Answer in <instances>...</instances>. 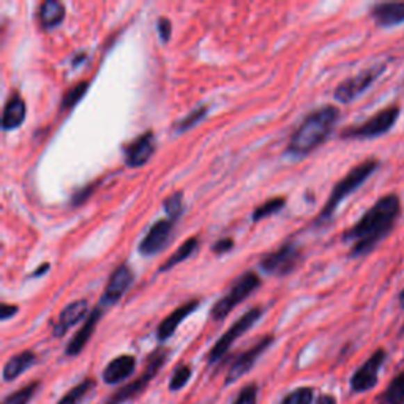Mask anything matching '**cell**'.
I'll return each instance as SVG.
<instances>
[{"instance_id":"13","label":"cell","mask_w":404,"mask_h":404,"mask_svg":"<svg viewBox=\"0 0 404 404\" xmlns=\"http://www.w3.org/2000/svg\"><path fill=\"white\" fill-rule=\"evenodd\" d=\"M174 220L161 218L149 227L147 234L139 243V253L143 256H155L166 248L172 236Z\"/></svg>"},{"instance_id":"20","label":"cell","mask_w":404,"mask_h":404,"mask_svg":"<svg viewBox=\"0 0 404 404\" xmlns=\"http://www.w3.org/2000/svg\"><path fill=\"white\" fill-rule=\"evenodd\" d=\"M26 102L22 99L19 93H11L7 104L3 108L2 115V128L5 131L16 130L17 127L22 125V122L26 120Z\"/></svg>"},{"instance_id":"15","label":"cell","mask_w":404,"mask_h":404,"mask_svg":"<svg viewBox=\"0 0 404 404\" xmlns=\"http://www.w3.org/2000/svg\"><path fill=\"white\" fill-rule=\"evenodd\" d=\"M87 313H89V302L86 298L72 302L62 309L57 321L52 324V335L56 338H62L73 325L87 318Z\"/></svg>"},{"instance_id":"24","label":"cell","mask_w":404,"mask_h":404,"mask_svg":"<svg viewBox=\"0 0 404 404\" xmlns=\"http://www.w3.org/2000/svg\"><path fill=\"white\" fill-rule=\"evenodd\" d=\"M376 404H404V368L391 379L389 387L378 398Z\"/></svg>"},{"instance_id":"11","label":"cell","mask_w":404,"mask_h":404,"mask_svg":"<svg viewBox=\"0 0 404 404\" xmlns=\"http://www.w3.org/2000/svg\"><path fill=\"white\" fill-rule=\"evenodd\" d=\"M273 341H275L273 335H266V337H262L256 344H253L250 349L245 350V353L237 355L236 360L232 362L231 368L227 370L225 385H231L242 376H245V374H247L251 368L256 365L257 359H259V357L272 346Z\"/></svg>"},{"instance_id":"28","label":"cell","mask_w":404,"mask_h":404,"mask_svg":"<svg viewBox=\"0 0 404 404\" xmlns=\"http://www.w3.org/2000/svg\"><path fill=\"white\" fill-rule=\"evenodd\" d=\"M87 87H89V83H87V81H81V83L73 86L72 89H68L65 92V95H63V98H62L60 109L68 111V109H72L73 106H76V104L79 103V99L86 95Z\"/></svg>"},{"instance_id":"7","label":"cell","mask_w":404,"mask_h":404,"mask_svg":"<svg viewBox=\"0 0 404 404\" xmlns=\"http://www.w3.org/2000/svg\"><path fill=\"white\" fill-rule=\"evenodd\" d=\"M261 316H262L261 307L251 308L243 316H240V318L234 322L229 329L221 335L218 341L213 344V348L210 349L209 357H207L209 365H215V363H218L221 359H223V357L227 354V350L232 348V344L236 343V339L242 337L243 333H247L251 327H253L256 322L261 319Z\"/></svg>"},{"instance_id":"36","label":"cell","mask_w":404,"mask_h":404,"mask_svg":"<svg viewBox=\"0 0 404 404\" xmlns=\"http://www.w3.org/2000/svg\"><path fill=\"white\" fill-rule=\"evenodd\" d=\"M234 248V240L232 239H220L218 242L212 245V253L213 254H225L227 251H231Z\"/></svg>"},{"instance_id":"4","label":"cell","mask_w":404,"mask_h":404,"mask_svg":"<svg viewBox=\"0 0 404 404\" xmlns=\"http://www.w3.org/2000/svg\"><path fill=\"white\" fill-rule=\"evenodd\" d=\"M168 355H169V350L166 348L155 349L154 353L149 355L147 363H145V370L143 371V374H140L138 379L131 380L130 384H127L124 385V387H120L119 390L114 391L104 404H125L128 401L134 400V398H138L145 389H147V385L152 382V379L156 376L158 371L161 370V366L165 365L168 360Z\"/></svg>"},{"instance_id":"10","label":"cell","mask_w":404,"mask_h":404,"mask_svg":"<svg viewBox=\"0 0 404 404\" xmlns=\"http://www.w3.org/2000/svg\"><path fill=\"white\" fill-rule=\"evenodd\" d=\"M385 357H387V353L384 349L379 348L378 350H374L370 359L357 368L353 378H350V390L355 391V394H365V391L376 387L379 371L384 365Z\"/></svg>"},{"instance_id":"19","label":"cell","mask_w":404,"mask_h":404,"mask_svg":"<svg viewBox=\"0 0 404 404\" xmlns=\"http://www.w3.org/2000/svg\"><path fill=\"white\" fill-rule=\"evenodd\" d=\"M199 307V300L197 298H193V300L184 303V305H180L179 308H175L174 312L168 316L166 319H163L160 322V325H158L156 329V338L158 341H166V339L171 338L175 330H177V327L184 322L186 318L191 313H195Z\"/></svg>"},{"instance_id":"30","label":"cell","mask_w":404,"mask_h":404,"mask_svg":"<svg viewBox=\"0 0 404 404\" xmlns=\"http://www.w3.org/2000/svg\"><path fill=\"white\" fill-rule=\"evenodd\" d=\"M191 374H193L191 366L186 365V363H180V365L174 370L171 379H169V390L179 391L184 389L191 379Z\"/></svg>"},{"instance_id":"2","label":"cell","mask_w":404,"mask_h":404,"mask_svg":"<svg viewBox=\"0 0 404 404\" xmlns=\"http://www.w3.org/2000/svg\"><path fill=\"white\" fill-rule=\"evenodd\" d=\"M339 120V109L335 104H324L309 113L297 130L292 133L286 152L291 156H307L329 139Z\"/></svg>"},{"instance_id":"40","label":"cell","mask_w":404,"mask_h":404,"mask_svg":"<svg viewBox=\"0 0 404 404\" xmlns=\"http://www.w3.org/2000/svg\"><path fill=\"white\" fill-rule=\"evenodd\" d=\"M398 302H400V307L404 309V289L400 292V296H398Z\"/></svg>"},{"instance_id":"6","label":"cell","mask_w":404,"mask_h":404,"mask_svg":"<svg viewBox=\"0 0 404 404\" xmlns=\"http://www.w3.org/2000/svg\"><path fill=\"white\" fill-rule=\"evenodd\" d=\"M261 286V278L254 272H245L242 277H239L231 289L220 298L210 309V318L213 321H223L239 303H242L245 298H248L253 292Z\"/></svg>"},{"instance_id":"34","label":"cell","mask_w":404,"mask_h":404,"mask_svg":"<svg viewBox=\"0 0 404 404\" xmlns=\"http://www.w3.org/2000/svg\"><path fill=\"white\" fill-rule=\"evenodd\" d=\"M98 184H99V180L93 181V184L87 185V186H84V188H81V190L76 191L74 196L72 197V204H73V206H81V204H83L84 201H87V197H89L92 195L93 190H95V186Z\"/></svg>"},{"instance_id":"39","label":"cell","mask_w":404,"mask_h":404,"mask_svg":"<svg viewBox=\"0 0 404 404\" xmlns=\"http://www.w3.org/2000/svg\"><path fill=\"white\" fill-rule=\"evenodd\" d=\"M48 270H49V264H48V262H45V264H42V267L37 268V270H35V272L31 275V278L42 277V275H45V273L48 272Z\"/></svg>"},{"instance_id":"35","label":"cell","mask_w":404,"mask_h":404,"mask_svg":"<svg viewBox=\"0 0 404 404\" xmlns=\"http://www.w3.org/2000/svg\"><path fill=\"white\" fill-rule=\"evenodd\" d=\"M156 29H158V35H160L161 42L168 43L169 38H171V33H172V26H171V21L168 19V17L161 16L160 19L156 22Z\"/></svg>"},{"instance_id":"37","label":"cell","mask_w":404,"mask_h":404,"mask_svg":"<svg viewBox=\"0 0 404 404\" xmlns=\"http://www.w3.org/2000/svg\"><path fill=\"white\" fill-rule=\"evenodd\" d=\"M17 308L16 305H10V303H2V307H0V319L2 321H8L10 318H13V316L17 313Z\"/></svg>"},{"instance_id":"27","label":"cell","mask_w":404,"mask_h":404,"mask_svg":"<svg viewBox=\"0 0 404 404\" xmlns=\"http://www.w3.org/2000/svg\"><path fill=\"white\" fill-rule=\"evenodd\" d=\"M286 206V199L284 197H272L266 201L264 204H261L259 207H257L254 212H253V221H261L264 218H268V216H272L273 213L280 212L281 209Z\"/></svg>"},{"instance_id":"23","label":"cell","mask_w":404,"mask_h":404,"mask_svg":"<svg viewBox=\"0 0 404 404\" xmlns=\"http://www.w3.org/2000/svg\"><path fill=\"white\" fill-rule=\"evenodd\" d=\"M199 248V240L196 237H190V239H186L184 243L180 245V247L177 248V251H175L174 254H171L168 257V259L163 262L161 267H160V272H168V270H171L172 267L175 266H179L180 262H184L186 259H190V257L196 253Z\"/></svg>"},{"instance_id":"38","label":"cell","mask_w":404,"mask_h":404,"mask_svg":"<svg viewBox=\"0 0 404 404\" xmlns=\"http://www.w3.org/2000/svg\"><path fill=\"white\" fill-rule=\"evenodd\" d=\"M316 404H337V400L332 395H321Z\"/></svg>"},{"instance_id":"12","label":"cell","mask_w":404,"mask_h":404,"mask_svg":"<svg viewBox=\"0 0 404 404\" xmlns=\"http://www.w3.org/2000/svg\"><path fill=\"white\" fill-rule=\"evenodd\" d=\"M134 280V273L128 264H120L115 270L111 273V277L106 283V288H104V292L102 298H99L98 305L102 308H109L115 305L117 302L124 297L125 292L130 289V286Z\"/></svg>"},{"instance_id":"9","label":"cell","mask_w":404,"mask_h":404,"mask_svg":"<svg viewBox=\"0 0 404 404\" xmlns=\"http://www.w3.org/2000/svg\"><path fill=\"white\" fill-rule=\"evenodd\" d=\"M302 259V248L296 242H288L262 257L259 267L266 273L273 275V277H286V275L296 270Z\"/></svg>"},{"instance_id":"29","label":"cell","mask_w":404,"mask_h":404,"mask_svg":"<svg viewBox=\"0 0 404 404\" xmlns=\"http://www.w3.org/2000/svg\"><path fill=\"white\" fill-rule=\"evenodd\" d=\"M207 111H209L207 106H199L195 111H191V113L188 115H185L184 119H180V120L175 122L174 130L177 131V133H184L186 130H190V128L197 125L199 122H201L204 117L207 115Z\"/></svg>"},{"instance_id":"16","label":"cell","mask_w":404,"mask_h":404,"mask_svg":"<svg viewBox=\"0 0 404 404\" xmlns=\"http://www.w3.org/2000/svg\"><path fill=\"white\" fill-rule=\"evenodd\" d=\"M103 313H104V308H102L99 305H97L95 308L92 309L89 313V316L86 318V322L83 324V327L76 332V335L70 339V343L67 344V349H65V355L67 357H76L83 353L86 344L90 341V338L93 335V332H95L97 325L99 319L103 318Z\"/></svg>"},{"instance_id":"25","label":"cell","mask_w":404,"mask_h":404,"mask_svg":"<svg viewBox=\"0 0 404 404\" xmlns=\"http://www.w3.org/2000/svg\"><path fill=\"white\" fill-rule=\"evenodd\" d=\"M97 380L93 378H86L81 380L79 384H76L73 389H70L65 395H63L57 404H81L84 401V398L95 389Z\"/></svg>"},{"instance_id":"8","label":"cell","mask_w":404,"mask_h":404,"mask_svg":"<svg viewBox=\"0 0 404 404\" xmlns=\"http://www.w3.org/2000/svg\"><path fill=\"white\" fill-rule=\"evenodd\" d=\"M385 70H387V63H378V65L362 70L360 73L350 76V78L344 79L343 83H339L337 86L335 93H333V97H335V99L339 103L354 102L357 97H360L363 92H366L374 83H376L380 76L384 74Z\"/></svg>"},{"instance_id":"17","label":"cell","mask_w":404,"mask_h":404,"mask_svg":"<svg viewBox=\"0 0 404 404\" xmlns=\"http://www.w3.org/2000/svg\"><path fill=\"white\" fill-rule=\"evenodd\" d=\"M136 357L124 354L111 360L103 370V382L108 385H119L131 376L136 370Z\"/></svg>"},{"instance_id":"1","label":"cell","mask_w":404,"mask_h":404,"mask_svg":"<svg viewBox=\"0 0 404 404\" xmlns=\"http://www.w3.org/2000/svg\"><path fill=\"white\" fill-rule=\"evenodd\" d=\"M401 215V199L396 193H389L379 197L362 215L354 226L343 234V242L350 243L349 257H363L390 236Z\"/></svg>"},{"instance_id":"21","label":"cell","mask_w":404,"mask_h":404,"mask_svg":"<svg viewBox=\"0 0 404 404\" xmlns=\"http://www.w3.org/2000/svg\"><path fill=\"white\" fill-rule=\"evenodd\" d=\"M35 363H37V355L32 350H22V353L10 357L2 370L3 380L5 382H13L22 373H26L29 368H32Z\"/></svg>"},{"instance_id":"26","label":"cell","mask_w":404,"mask_h":404,"mask_svg":"<svg viewBox=\"0 0 404 404\" xmlns=\"http://www.w3.org/2000/svg\"><path fill=\"white\" fill-rule=\"evenodd\" d=\"M40 389V380H33L26 387H22L19 390L13 391V394H10L3 398L2 404H29L32 401L33 395L37 394V390Z\"/></svg>"},{"instance_id":"3","label":"cell","mask_w":404,"mask_h":404,"mask_svg":"<svg viewBox=\"0 0 404 404\" xmlns=\"http://www.w3.org/2000/svg\"><path fill=\"white\" fill-rule=\"evenodd\" d=\"M379 166H380L379 160H376V158H368V160L355 165L341 180H338L335 186H333L329 199H327L324 209L321 210L318 218L314 220V225L322 226V225L330 223L333 215H335V212L338 210V207L341 206V202L344 201V199L349 197L353 193L359 190L360 186L378 171Z\"/></svg>"},{"instance_id":"22","label":"cell","mask_w":404,"mask_h":404,"mask_svg":"<svg viewBox=\"0 0 404 404\" xmlns=\"http://www.w3.org/2000/svg\"><path fill=\"white\" fill-rule=\"evenodd\" d=\"M63 19H65V5L62 2H57V0H45V2L40 3L38 21L45 31L56 29Z\"/></svg>"},{"instance_id":"5","label":"cell","mask_w":404,"mask_h":404,"mask_svg":"<svg viewBox=\"0 0 404 404\" xmlns=\"http://www.w3.org/2000/svg\"><path fill=\"white\" fill-rule=\"evenodd\" d=\"M400 104H390V106L378 111L376 114L362 124L344 128L339 136L343 139H374L384 136L395 127L396 120L400 119Z\"/></svg>"},{"instance_id":"14","label":"cell","mask_w":404,"mask_h":404,"mask_svg":"<svg viewBox=\"0 0 404 404\" xmlns=\"http://www.w3.org/2000/svg\"><path fill=\"white\" fill-rule=\"evenodd\" d=\"M156 149V139L155 133L149 130L140 134L130 144L127 145L124 154H125V165L128 168H140L147 163L154 152Z\"/></svg>"},{"instance_id":"18","label":"cell","mask_w":404,"mask_h":404,"mask_svg":"<svg viewBox=\"0 0 404 404\" xmlns=\"http://www.w3.org/2000/svg\"><path fill=\"white\" fill-rule=\"evenodd\" d=\"M371 19L378 27H395L404 22V2H379L370 8Z\"/></svg>"},{"instance_id":"32","label":"cell","mask_w":404,"mask_h":404,"mask_svg":"<svg viewBox=\"0 0 404 404\" xmlns=\"http://www.w3.org/2000/svg\"><path fill=\"white\" fill-rule=\"evenodd\" d=\"M314 389L313 387H298L283 396L280 404H313Z\"/></svg>"},{"instance_id":"31","label":"cell","mask_w":404,"mask_h":404,"mask_svg":"<svg viewBox=\"0 0 404 404\" xmlns=\"http://www.w3.org/2000/svg\"><path fill=\"white\" fill-rule=\"evenodd\" d=\"M163 209H165L168 218L177 221L181 215V210H184V193L175 191L171 196H168L163 201Z\"/></svg>"},{"instance_id":"33","label":"cell","mask_w":404,"mask_h":404,"mask_svg":"<svg viewBox=\"0 0 404 404\" xmlns=\"http://www.w3.org/2000/svg\"><path fill=\"white\" fill-rule=\"evenodd\" d=\"M257 385L254 382L247 384L245 387L239 391L236 401L232 404H257Z\"/></svg>"}]
</instances>
